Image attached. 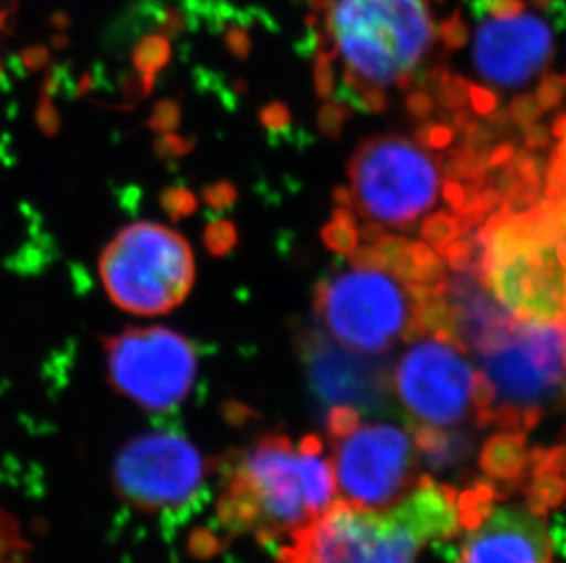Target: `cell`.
<instances>
[{
    "instance_id": "obj_1",
    "label": "cell",
    "mask_w": 566,
    "mask_h": 563,
    "mask_svg": "<svg viewBox=\"0 0 566 563\" xmlns=\"http://www.w3.org/2000/svg\"><path fill=\"white\" fill-rule=\"evenodd\" d=\"M331 457L317 436L270 434L220 463L217 525L228 538L289 542L336 503Z\"/></svg>"
},
{
    "instance_id": "obj_2",
    "label": "cell",
    "mask_w": 566,
    "mask_h": 563,
    "mask_svg": "<svg viewBox=\"0 0 566 563\" xmlns=\"http://www.w3.org/2000/svg\"><path fill=\"white\" fill-rule=\"evenodd\" d=\"M434 2L443 0H311L315 52L342 63L334 97L354 108L365 92L415 91L423 64L443 46Z\"/></svg>"
},
{
    "instance_id": "obj_3",
    "label": "cell",
    "mask_w": 566,
    "mask_h": 563,
    "mask_svg": "<svg viewBox=\"0 0 566 563\" xmlns=\"http://www.w3.org/2000/svg\"><path fill=\"white\" fill-rule=\"evenodd\" d=\"M462 529V496L422 478L389 509L336 501L290 538L277 563H417L426 545L451 540Z\"/></svg>"
},
{
    "instance_id": "obj_4",
    "label": "cell",
    "mask_w": 566,
    "mask_h": 563,
    "mask_svg": "<svg viewBox=\"0 0 566 563\" xmlns=\"http://www.w3.org/2000/svg\"><path fill=\"white\" fill-rule=\"evenodd\" d=\"M481 278L521 320H566V194L499 209L476 231Z\"/></svg>"
},
{
    "instance_id": "obj_5",
    "label": "cell",
    "mask_w": 566,
    "mask_h": 563,
    "mask_svg": "<svg viewBox=\"0 0 566 563\" xmlns=\"http://www.w3.org/2000/svg\"><path fill=\"white\" fill-rule=\"evenodd\" d=\"M493 389L486 425L518 432L566 404V320H523L475 355Z\"/></svg>"
},
{
    "instance_id": "obj_6",
    "label": "cell",
    "mask_w": 566,
    "mask_h": 563,
    "mask_svg": "<svg viewBox=\"0 0 566 563\" xmlns=\"http://www.w3.org/2000/svg\"><path fill=\"white\" fill-rule=\"evenodd\" d=\"M464 346L449 337L411 340L392 373V390L407 412L420 450L465 437L460 428L481 426L476 403V370Z\"/></svg>"
},
{
    "instance_id": "obj_7",
    "label": "cell",
    "mask_w": 566,
    "mask_h": 563,
    "mask_svg": "<svg viewBox=\"0 0 566 563\" xmlns=\"http://www.w3.org/2000/svg\"><path fill=\"white\" fill-rule=\"evenodd\" d=\"M353 408L326 412L336 487L348 506L384 510L420 481V448L412 431L389 421H367Z\"/></svg>"
},
{
    "instance_id": "obj_8",
    "label": "cell",
    "mask_w": 566,
    "mask_h": 563,
    "mask_svg": "<svg viewBox=\"0 0 566 563\" xmlns=\"http://www.w3.org/2000/svg\"><path fill=\"white\" fill-rule=\"evenodd\" d=\"M312 308L321 328L348 350L378 355L396 340L423 336L417 300L384 269L332 272L315 282Z\"/></svg>"
},
{
    "instance_id": "obj_9",
    "label": "cell",
    "mask_w": 566,
    "mask_h": 563,
    "mask_svg": "<svg viewBox=\"0 0 566 563\" xmlns=\"http://www.w3.org/2000/svg\"><path fill=\"white\" fill-rule=\"evenodd\" d=\"M99 277L119 309L166 315L188 298L197 264L182 234L153 222L122 229L99 258Z\"/></svg>"
},
{
    "instance_id": "obj_10",
    "label": "cell",
    "mask_w": 566,
    "mask_h": 563,
    "mask_svg": "<svg viewBox=\"0 0 566 563\" xmlns=\"http://www.w3.org/2000/svg\"><path fill=\"white\" fill-rule=\"evenodd\" d=\"M354 208L367 222L411 229L439 200V163L398 134L370 136L348 161Z\"/></svg>"
},
{
    "instance_id": "obj_11",
    "label": "cell",
    "mask_w": 566,
    "mask_h": 563,
    "mask_svg": "<svg viewBox=\"0 0 566 563\" xmlns=\"http://www.w3.org/2000/svg\"><path fill=\"white\" fill-rule=\"evenodd\" d=\"M103 348L113 389L147 412L177 408L197 379V350L164 326L127 328L103 340Z\"/></svg>"
},
{
    "instance_id": "obj_12",
    "label": "cell",
    "mask_w": 566,
    "mask_h": 563,
    "mask_svg": "<svg viewBox=\"0 0 566 563\" xmlns=\"http://www.w3.org/2000/svg\"><path fill=\"white\" fill-rule=\"evenodd\" d=\"M209 467L188 437L171 431L134 437L114 459L119 500L142 514H172L202 492Z\"/></svg>"
},
{
    "instance_id": "obj_13",
    "label": "cell",
    "mask_w": 566,
    "mask_h": 563,
    "mask_svg": "<svg viewBox=\"0 0 566 563\" xmlns=\"http://www.w3.org/2000/svg\"><path fill=\"white\" fill-rule=\"evenodd\" d=\"M473 64L482 79L518 91L551 64L554 30L543 17L524 11L523 0H476Z\"/></svg>"
},
{
    "instance_id": "obj_14",
    "label": "cell",
    "mask_w": 566,
    "mask_h": 563,
    "mask_svg": "<svg viewBox=\"0 0 566 563\" xmlns=\"http://www.w3.org/2000/svg\"><path fill=\"white\" fill-rule=\"evenodd\" d=\"M495 496L488 485L462 492L465 537L457 563H554L539 506H497Z\"/></svg>"
},
{
    "instance_id": "obj_15",
    "label": "cell",
    "mask_w": 566,
    "mask_h": 563,
    "mask_svg": "<svg viewBox=\"0 0 566 563\" xmlns=\"http://www.w3.org/2000/svg\"><path fill=\"white\" fill-rule=\"evenodd\" d=\"M308 390L321 408H353L375 414L387 406L392 372L387 359L348 350L328 333L305 328L295 337Z\"/></svg>"
},
{
    "instance_id": "obj_16",
    "label": "cell",
    "mask_w": 566,
    "mask_h": 563,
    "mask_svg": "<svg viewBox=\"0 0 566 563\" xmlns=\"http://www.w3.org/2000/svg\"><path fill=\"white\" fill-rule=\"evenodd\" d=\"M443 298L451 315L454 339L473 355L501 344L517 326V317L490 295L479 273H457L453 278H446Z\"/></svg>"
},
{
    "instance_id": "obj_17",
    "label": "cell",
    "mask_w": 566,
    "mask_h": 563,
    "mask_svg": "<svg viewBox=\"0 0 566 563\" xmlns=\"http://www.w3.org/2000/svg\"><path fill=\"white\" fill-rule=\"evenodd\" d=\"M171 59V46L164 38H147L136 46L133 54L134 68L138 70L139 81L145 92L155 88L156 75Z\"/></svg>"
},
{
    "instance_id": "obj_18",
    "label": "cell",
    "mask_w": 566,
    "mask_h": 563,
    "mask_svg": "<svg viewBox=\"0 0 566 563\" xmlns=\"http://www.w3.org/2000/svg\"><path fill=\"white\" fill-rule=\"evenodd\" d=\"M321 240L328 249L337 255L348 256L358 247L359 231L353 208H339L332 211V220L321 229Z\"/></svg>"
},
{
    "instance_id": "obj_19",
    "label": "cell",
    "mask_w": 566,
    "mask_h": 563,
    "mask_svg": "<svg viewBox=\"0 0 566 563\" xmlns=\"http://www.w3.org/2000/svg\"><path fill=\"white\" fill-rule=\"evenodd\" d=\"M552 136L557 139V145L552 150L551 163L546 169V198L566 194V114L557 117L552 125Z\"/></svg>"
},
{
    "instance_id": "obj_20",
    "label": "cell",
    "mask_w": 566,
    "mask_h": 563,
    "mask_svg": "<svg viewBox=\"0 0 566 563\" xmlns=\"http://www.w3.org/2000/svg\"><path fill=\"white\" fill-rule=\"evenodd\" d=\"M426 244L431 245L437 253L442 255L446 247L451 242L459 238L464 234L462 225H460L459 219L454 214L446 213V211H439V213L429 216L420 229Z\"/></svg>"
},
{
    "instance_id": "obj_21",
    "label": "cell",
    "mask_w": 566,
    "mask_h": 563,
    "mask_svg": "<svg viewBox=\"0 0 566 563\" xmlns=\"http://www.w3.org/2000/svg\"><path fill=\"white\" fill-rule=\"evenodd\" d=\"M28 549L15 518L0 510V563H28Z\"/></svg>"
},
{
    "instance_id": "obj_22",
    "label": "cell",
    "mask_w": 566,
    "mask_h": 563,
    "mask_svg": "<svg viewBox=\"0 0 566 563\" xmlns=\"http://www.w3.org/2000/svg\"><path fill=\"white\" fill-rule=\"evenodd\" d=\"M202 240L203 247H206L209 255L222 258V256H228L231 251L235 249L239 233H237L235 224L231 220L217 219L211 220L206 225Z\"/></svg>"
},
{
    "instance_id": "obj_23",
    "label": "cell",
    "mask_w": 566,
    "mask_h": 563,
    "mask_svg": "<svg viewBox=\"0 0 566 563\" xmlns=\"http://www.w3.org/2000/svg\"><path fill=\"white\" fill-rule=\"evenodd\" d=\"M160 208L171 222L189 219L198 211V198L188 187H166L160 192Z\"/></svg>"
},
{
    "instance_id": "obj_24",
    "label": "cell",
    "mask_w": 566,
    "mask_h": 563,
    "mask_svg": "<svg viewBox=\"0 0 566 563\" xmlns=\"http://www.w3.org/2000/svg\"><path fill=\"white\" fill-rule=\"evenodd\" d=\"M180 123H182L180 103L175 102V99H161L150 110L147 127L160 136V134L175 132L180 127Z\"/></svg>"
},
{
    "instance_id": "obj_25",
    "label": "cell",
    "mask_w": 566,
    "mask_h": 563,
    "mask_svg": "<svg viewBox=\"0 0 566 563\" xmlns=\"http://www.w3.org/2000/svg\"><path fill=\"white\" fill-rule=\"evenodd\" d=\"M348 117H350V107L347 103L339 102V99L326 102L317 114L321 132L325 134L326 138H342L343 128H345Z\"/></svg>"
},
{
    "instance_id": "obj_26",
    "label": "cell",
    "mask_w": 566,
    "mask_h": 563,
    "mask_svg": "<svg viewBox=\"0 0 566 563\" xmlns=\"http://www.w3.org/2000/svg\"><path fill=\"white\" fill-rule=\"evenodd\" d=\"M453 125H446V123L423 121L422 127L417 130V139L422 144L426 149H448L454 141Z\"/></svg>"
},
{
    "instance_id": "obj_27",
    "label": "cell",
    "mask_w": 566,
    "mask_h": 563,
    "mask_svg": "<svg viewBox=\"0 0 566 563\" xmlns=\"http://www.w3.org/2000/svg\"><path fill=\"white\" fill-rule=\"evenodd\" d=\"M202 200L213 211H228L239 200L237 187L228 180L213 181L202 189Z\"/></svg>"
},
{
    "instance_id": "obj_28",
    "label": "cell",
    "mask_w": 566,
    "mask_h": 563,
    "mask_svg": "<svg viewBox=\"0 0 566 563\" xmlns=\"http://www.w3.org/2000/svg\"><path fill=\"white\" fill-rule=\"evenodd\" d=\"M259 119H261L262 127L266 128V132L273 138L286 136L290 128H292V116H290L289 107L283 103L266 105L262 108Z\"/></svg>"
},
{
    "instance_id": "obj_29",
    "label": "cell",
    "mask_w": 566,
    "mask_h": 563,
    "mask_svg": "<svg viewBox=\"0 0 566 563\" xmlns=\"http://www.w3.org/2000/svg\"><path fill=\"white\" fill-rule=\"evenodd\" d=\"M535 97H537L543 113H548L552 108L559 107L566 97L565 75H545L541 79Z\"/></svg>"
},
{
    "instance_id": "obj_30",
    "label": "cell",
    "mask_w": 566,
    "mask_h": 563,
    "mask_svg": "<svg viewBox=\"0 0 566 563\" xmlns=\"http://www.w3.org/2000/svg\"><path fill=\"white\" fill-rule=\"evenodd\" d=\"M507 114H510L513 125L524 128L534 125L539 119L543 108H541L537 97L532 96V94H523V96H517L510 103Z\"/></svg>"
},
{
    "instance_id": "obj_31",
    "label": "cell",
    "mask_w": 566,
    "mask_h": 563,
    "mask_svg": "<svg viewBox=\"0 0 566 563\" xmlns=\"http://www.w3.org/2000/svg\"><path fill=\"white\" fill-rule=\"evenodd\" d=\"M315 91L323 99L336 96V66L325 54H315Z\"/></svg>"
},
{
    "instance_id": "obj_32",
    "label": "cell",
    "mask_w": 566,
    "mask_h": 563,
    "mask_svg": "<svg viewBox=\"0 0 566 563\" xmlns=\"http://www.w3.org/2000/svg\"><path fill=\"white\" fill-rule=\"evenodd\" d=\"M35 123H38L39 130L44 136H49V138H54V136L60 134V113H57V108H55L54 102H52V96L46 91L41 92V97H39Z\"/></svg>"
},
{
    "instance_id": "obj_33",
    "label": "cell",
    "mask_w": 566,
    "mask_h": 563,
    "mask_svg": "<svg viewBox=\"0 0 566 563\" xmlns=\"http://www.w3.org/2000/svg\"><path fill=\"white\" fill-rule=\"evenodd\" d=\"M192 145H195L192 139L184 138V136H178V134H160L155 144L156 156L160 160H177V158L188 155L189 150L192 149Z\"/></svg>"
},
{
    "instance_id": "obj_34",
    "label": "cell",
    "mask_w": 566,
    "mask_h": 563,
    "mask_svg": "<svg viewBox=\"0 0 566 563\" xmlns=\"http://www.w3.org/2000/svg\"><path fill=\"white\" fill-rule=\"evenodd\" d=\"M406 107L407 113L411 114L412 117L428 121V119L433 117L434 110H437L439 105H437L434 97L428 91L415 88V91L407 94Z\"/></svg>"
},
{
    "instance_id": "obj_35",
    "label": "cell",
    "mask_w": 566,
    "mask_h": 563,
    "mask_svg": "<svg viewBox=\"0 0 566 563\" xmlns=\"http://www.w3.org/2000/svg\"><path fill=\"white\" fill-rule=\"evenodd\" d=\"M348 266L358 267V269H384L387 272V262L384 255L379 253L376 245H364V247H356V249L347 256Z\"/></svg>"
},
{
    "instance_id": "obj_36",
    "label": "cell",
    "mask_w": 566,
    "mask_h": 563,
    "mask_svg": "<svg viewBox=\"0 0 566 563\" xmlns=\"http://www.w3.org/2000/svg\"><path fill=\"white\" fill-rule=\"evenodd\" d=\"M470 103L479 116H492L499 108L497 96L492 91L475 85H471Z\"/></svg>"
},
{
    "instance_id": "obj_37",
    "label": "cell",
    "mask_w": 566,
    "mask_h": 563,
    "mask_svg": "<svg viewBox=\"0 0 566 563\" xmlns=\"http://www.w3.org/2000/svg\"><path fill=\"white\" fill-rule=\"evenodd\" d=\"M524 147L530 150L548 149L552 144V134L543 125H528L523 128Z\"/></svg>"
},
{
    "instance_id": "obj_38",
    "label": "cell",
    "mask_w": 566,
    "mask_h": 563,
    "mask_svg": "<svg viewBox=\"0 0 566 563\" xmlns=\"http://www.w3.org/2000/svg\"><path fill=\"white\" fill-rule=\"evenodd\" d=\"M44 61H46V54H44L43 50H32V52L24 54V64H27L30 70L41 68Z\"/></svg>"
},
{
    "instance_id": "obj_39",
    "label": "cell",
    "mask_w": 566,
    "mask_h": 563,
    "mask_svg": "<svg viewBox=\"0 0 566 563\" xmlns=\"http://www.w3.org/2000/svg\"><path fill=\"white\" fill-rule=\"evenodd\" d=\"M334 202L339 208H354L353 194H350V189L348 187H337L336 191H334Z\"/></svg>"
},
{
    "instance_id": "obj_40",
    "label": "cell",
    "mask_w": 566,
    "mask_h": 563,
    "mask_svg": "<svg viewBox=\"0 0 566 563\" xmlns=\"http://www.w3.org/2000/svg\"><path fill=\"white\" fill-rule=\"evenodd\" d=\"M541 2H543V4H546V2H552V0H541Z\"/></svg>"
},
{
    "instance_id": "obj_41",
    "label": "cell",
    "mask_w": 566,
    "mask_h": 563,
    "mask_svg": "<svg viewBox=\"0 0 566 563\" xmlns=\"http://www.w3.org/2000/svg\"><path fill=\"white\" fill-rule=\"evenodd\" d=\"M0 81H2V72H0Z\"/></svg>"
}]
</instances>
